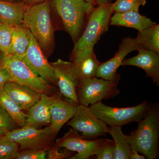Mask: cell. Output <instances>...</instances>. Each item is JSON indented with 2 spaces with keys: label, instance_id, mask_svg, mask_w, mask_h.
Here are the masks:
<instances>
[{
  "label": "cell",
  "instance_id": "cell-1",
  "mask_svg": "<svg viewBox=\"0 0 159 159\" xmlns=\"http://www.w3.org/2000/svg\"><path fill=\"white\" fill-rule=\"evenodd\" d=\"M136 130L126 135L131 150L144 155L148 159L159 157V106H150L147 114L139 121Z\"/></svg>",
  "mask_w": 159,
  "mask_h": 159
},
{
  "label": "cell",
  "instance_id": "cell-2",
  "mask_svg": "<svg viewBox=\"0 0 159 159\" xmlns=\"http://www.w3.org/2000/svg\"><path fill=\"white\" fill-rule=\"evenodd\" d=\"M51 6V2H46L29 6L23 18V25L30 31L46 54L51 52L54 43Z\"/></svg>",
  "mask_w": 159,
  "mask_h": 159
},
{
  "label": "cell",
  "instance_id": "cell-3",
  "mask_svg": "<svg viewBox=\"0 0 159 159\" xmlns=\"http://www.w3.org/2000/svg\"><path fill=\"white\" fill-rule=\"evenodd\" d=\"M64 29L74 43L81 36L95 4L81 0H52L51 2Z\"/></svg>",
  "mask_w": 159,
  "mask_h": 159
},
{
  "label": "cell",
  "instance_id": "cell-4",
  "mask_svg": "<svg viewBox=\"0 0 159 159\" xmlns=\"http://www.w3.org/2000/svg\"><path fill=\"white\" fill-rule=\"evenodd\" d=\"M113 12L111 3L99 5L91 12L85 29L81 36L75 43L71 57L89 50L94 46L102 34L108 30L109 25Z\"/></svg>",
  "mask_w": 159,
  "mask_h": 159
},
{
  "label": "cell",
  "instance_id": "cell-5",
  "mask_svg": "<svg viewBox=\"0 0 159 159\" xmlns=\"http://www.w3.org/2000/svg\"><path fill=\"white\" fill-rule=\"evenodd\" d=\"M0 66L8 71L12 81L34 89L40 93L51 95L55 88L39 77L19 56L1 54Z\"/></svg>",
  "mask_w": 159,
  "mask_h": 159
},
{
  "label": "cell",
  "instance_id": "cell-6",
  "mask_svg": "<svg viewBox=\"0 0 159 159\" xmlns=\"http://www.w3.org/2000/svg\"><path fill=\"white\" fill-rule=\"evenodd\" d=\"M148 101L128 107H116L103 104L102 100L91 104L89 108L95 116L109 126H122L138 122L145 116L150 107Z\"/></svg>",
  "mask_w": 159,
  "mask_h": 159
},
{
  "label": "cell",
  "instance_id": "cell-7",
  "mask_svg": "<svg viewBox=\"0 0 159 159\" xmlns=\"http://www.w3.org/2000/svg\"><path fill=\"white\" fill-rule=\"evenodd\" d=\"M5 135L17 143L20 150L26 149L48 150L54 143L56 135L51 125L43 129L26 124L19 129L6 131Z\"/></svg>",
  "mask_w": 159,
  "mask_h": 159
},
{
  "label": "cell",
  "instance_id": "cell-8",
  "mask_svg": "<svg viewBox=\"0 0 159 159\" xmlns=\"http://www.w3.org/2000/svg\"><path fill=\"white\" fill-rule=\"evenodd\" d=\"M119 82L97 77L80 80L76 88L79 104L89 106L102 99L116 97L120 92L117 87Z\"/></svg>",
  "mask_w": 159,
  "mask_h": 159
},
{
  "label": "cell",
  "instance_id": "cell-9",
  "mask_svg": "<svg viewBox=\"0 0 159 159\" xmlns=\"http://www.w3.org/2000/svg\"><path fill=\"white\" fill-rule=\"evenodd\" d=\"M87 139H96L107 133L108 126L97 118L89 106L79 104L74 117L67 122Z\"/></svg>",
  "mask_w": 159,
  "mask_h": 159
},
{
  "label": "cell",
  "instance_id": "cell-10",
  "mask_svg": "<svg viewBox=\"0 0 159 159\" xmlns=\"http://www.w3.org/2000/svg\"><path fill=\"white\" fill-rule=\"evenodd\" d=\"M78 132L70 129L62 138L56 139L55 145L58 148H65L66 150L77 152L70 159H88L96 156L103 139L89 140Z\"/></svg>",
  "mask_w": 159,
  "mask_h": 159
},
{
  "label": "cell",
  "instance_id": "cell-11",
  "mask_svg": "<svg viewBox=\"0 0 159 159\" xmlns=\"http://www.w3.org/2000/svg\"><path fill=\"white\" fill-rule=\"evenodd\" d=\"M28 31L30 37L29 47L25 53L19 57L39 77L49 83H51L56 85L53 67L48 61L37 40L28 29Z\"/></svg>",
  "mask_w": 159,
  "mask_h": 159
},
{
  "label": "cell",
  "instance_id": "cell-12",
  "mask_svg": "<svg viewBox=\"0 0 159 159\" xmlns=\"http://www.w3.org/2000/svg\"><path fill=\"white\" fill-rule=\"evenodd\" d=\"M50 64L54 70L56 85L59 88L61 93L79 104L76 94V88L80 80L74 71L72 63L58 59L57 61Z\"/></svg>",
  "mask_w": 159,
  "mask_h": 159
},
{
  "label": "cell",
  "instance_id": "cell-13",
  "mask_svg": "<svg viewBox=\"0 0 159 159\" xmlns=\"http://www.w3.org/2000/svg\"><path fill=\"white\" fill-rule=\"evenodd\" d=\"M139 49L140 48L135 39L124 38L114 57L105 62H100L97 69L96 77L105 80L119 82L120 77L117 73V70L127 54Z\"/></svg>",
  "mask_w": 159,
  "mask_h": 159
},
{
  "label": "cell",
  "instance_id": "cell-14",
  "mask_svg": "<svg viewBox=\"0 0 159 159\" xmlns=\"http://www.w3.org/2000/svg\"><path fill=\"white\" fill-rule=\"evenodd\" d=\"M79 104L63 96L60 92L51 95L50 125L56 135L65 124L74 117Z\"/></svg>",
  "mask_w": 159,
  "mask_h": 159
},
{
  "label": "cell",
  "instance_id": "cell-15",
  "mask_svg": "<svg viewBox=\"0 0 159 159\" xmlns=\"http://www.w3.org/2000/svg\"><path fill=\"white\" fill-rule=\"evenodd\" d=\"M136 56L124 59L122 66H134L144 70L146 76L152 79L153 83L159 86V53L155 51L139 49Z\"/></svg>",
  "mask_w": 159,
  "mask_h": 159
},
{
  "label": "cell",
  "instance_id": "cell-16",
  "mask_svg": "<svg viewBox=\"0 0 159 159\" xmlns=\"http://www.w3.org/2000/svg\"><path fill=\"white\" fill-rule=\"evenodd\" d=\"M3 89L23 111H29L40 98L41 93L34 89L14 81L7 83Z\"/></svg>",
  "mask_w": 159,
  "mask_h": 159
},
{
  "label": "cell",
  "instance_id": "cell-17",
  "mask_svg": "<svg viewBox=\"0 0 159 159\" xmlns=\"http://www.w3.org/2000/svg\"><path fill=\"white\" fill-rule=\"evenodd\" d=\"M70 60L80 80L96 77L100 62L97 59L94 49L83 51L71 57Z\"/></svg>",
  "mask_w": 159,
  "mask_h": 159
},
{
  "label": "cell",
  "instance_id": "cell-18",
  "mask_svg": "<svg viewBox=\"0 0 159 159\" xmlns=\"http://www.w3.org/2000/svg\"><path fill=\"white\" fill-rule=\"evenodd\" d=\"M111 25L125 27L137 29L139 31L153 27L157 24L151 19L136 11L116 12L111 16Z\"/></svg>",
  "mask_w": 159,
  "mask_h": 159
},
{
  "label": "cell",
  "instance_id": "cell-19",
  "mask_svg": "<svg viewBox=\"0 0 159 159\" xmlns=\"http://www.w3.org/2000/svg\"><path fill=\"white\" fill-rule=\"evenodd\" d=\"M51 96L41 94L40 98L27 114V124L36 128H40L51 123Z\"/></svg>",
  "mask_w": 159,
  "mask_h": 159
},
{
  "label": "cell",
  "instance_id": "cell-20",
  "mask_svg": "<svg viewBox=\"0 0 159 159\" xmlns=\"http://www.w3.org/2000/svg\"><path fill=\"white\" fill-rule=\"evenodd\" d=\"M27 7L23 1L11 2L0 0V23L11 26L23 24Z\"/></svg>",
  "mask_w": 159,
  "mask_h": 159
},
{
  "label": "cell",
  "instance_id": "cell-21",
  "mask_svg": "<svg viewBox=\"0 0 159 159\" xmlns=\"http://www.w3.org/2000/svg\"><path fill=\"white\" fill-rule=\"evenodd\" d=\"M30 42L28 29L23 24L12 26L11 44L9 54L21 56L25 53Z\"/></svg>",
  "mask_w": 159,
  "mask_h": 159
},
{
  "label": "cell",
  "instance_id": "cell-22",
  "mask_svg": "<svg viewBox=\"0 0 159 159\" xmlns=\"http://www.w3.org/2000/svg\"><path fill=\"white\" fill-rule=\"evenodd\" d=\"M121 126H108L107 133L113 139L115 150L113 159H129L131 149L127 136L123 133Z\"/></svg>",
  "mask_w": 159,
  "mask_h": 159
},
{
  "label": "cell",
  "instance_id": "cell-23",
  "mask_svg": "<svg viewBox=\"0 0 159 159\" xmlns=\"http://www.w3.org/2000/svg\"><path fill=\"white\" fill-rule=\"evenodd\" d=\"M0 105L9 114L16 124L22 127L27 124L28 116L6 94L2 89H0Z\"/></svg>",
  "mask_w": 159,
  "mask_h": 159
},
{
  "label": "cell",
  "instance_id": "cell-24",
  "mask_svg": "<svg viewBox=\"0 0 159 159\" xmlns=\"http://www.w3.org/2000/svg\"><path fill=\"white\" fill-rule=\"evenodd\" d=\"M135 39L140 49L159 53V25L139 31Z\"/></svg>",
  "mask_w": 159,
  "mask_h": 159
},
{
  "label": "cell",
  "instance_id": "cell-25",
  "mask_svg": "<svg viewBox=\"0 0 159 159\" xmlns=\"http://www.w3.org/2000/svg\"><path fill=\"white\" fill-rule=\"evenodd\" d=\"M20 151L17 143L5 135L0 137V159H15Z\"/></svg>",
  "mask_w": 159,
  "mask_h": 159
},
{
  "label": "cell",
  "instance_id": "cell-26",
  "mask_svg": "<svg viewBox=\"0 0 159 159\" xmlns=\"http://www.w3.org/2000/svg\"><path fill=\"white\" fill-rule=\"evenodd\" d=\"M146 0H116L111 4L113 12H124L127 11L139 12L141 6H145Z\"/></svg>",
  "mask_w": 159,
  "mask_h": 159
},
{
  "label": "cell",
  "instance_id": "cell-27",
  "mask_svg": "<svg viewBox=\"0 0 159 159\" xmlns=\"http://www.w3.org/2000/svg\"><path fill=\"white\" fill-rule=\"evenodd\" d=\"M12 26L0 23V52L9 54L11 44Z\"/></svg>",
  "mask_w": 159,
  "mask_h": 159
},
{
  "label": "cell",
  "instance_id": "cell-28",
  "mask_svg": "<svg viewBox=\"0 0 159 159\" xmlns=\"http://www.w3.org/2000/svg\"><path fill=\"white\" fill-rule=\"evenodd\" d=\"M115 150V144L113 140L103 139L96 155V158L113 159Z\"/></svg>",
  "mask_w": 159,
  "mask_h": 159
},
{
  "label": "cell",
  "instance_id": "cell-29",
  "mask_svg": "<svg viewBox=\"0 0 159 159\" xmlns=\"http://www.w3.org/2000/svg\"><path fill=\"white\" fill-rule=\"evenodd\" d=\"M45 149L35 150L26 149L20 150L16 155V159H46L47 152Z\"/></svg>",
  "mask_w": 159,
  "mask_h": 159
},
{
  "label": "cell",
  "instance_id": "cell-30",
  "mask_svg": "<svg viewBox=\"0 0 159 159\" xmlns=\"http://www.w3.org/2000/svg\"><path fill=\"white\" fill-rule=\"evenodd\" d=\"M16 125L9 114L0 105V129L9 131L16 129Z\"/></svg>",
  "mask_w": 159,
  "mask_h": 159
},
{
  "label": "cell",
  "instance_id": "cell-31",
  "mask_svg": "<svg viewBox=\"0 0 159 159\" xmlns=\"http://www.w3.org/2000/svg\"><path fill=\"white\" fill-rule=\"evenodd\" d=\"M47 154H48V159H63L70 157L73 154V152L66 149L63 152H59L58 147L55 145H53L47 152Z\"/></svg>",
  "mask_w": 159,
  "mask_h": 159
},
{
  "label": "cell",
  "instance_id": "cell-32",
  "mask_svg": "<svg viewBox=\"0 0 159 159\" xmlns=\"http://www.w3.org/2000/svg\"><path fill=\"white\" fill-rule=\"evenodd\" d=\"M12 81L11 76L6 69L0 66V89H2L7 83Z\"/></svg>",
  "mask_w": 159,
  "mask_h": 159
},
{
  "label": "cell",
  "instance_id": "cell-33",
  "mask_svg": "<svg viewBox=\"0 0 159 159\" xmlns=\"http://www.w3.org/2000/svg\"><path fill=\"white\" fill-rule=\"evenodd\" d=\"M52 1V0H23L28 7L44 2H51Z\"/></svg>",
  "mask_w": 159,
  "mask_h": 159
},
{
  "label": "cell",
  "instance_id": "cell-34",
  "mask_svg": "<svg viewBox=\"0 0 159 159\" xmlns=\"http://www.w3.org/2000/svg\"><path fill=\"white\" fill-rule=\"evenodd\" d=\"M146 158L144 156L139 154V152L136 151L131 150V152L129 159H145Z\"/></svg>",
  "mask_w": 159,
  "mask_h": 159
},
{
  "label": "cell",
  "instance_id": "cell-35",
  "mask_svg": "<svg viewBox=\"0 0 159 159\" xmlns=\"http://www.w3.org/2000/svg\"><path fill=\"white\" fill-rule=\"evenodd\" d=\"M111 2V0H95L96 4H97L98 6L110 4Z\"/></svg>",
  "mask_w": 159,
  "mask_h": 159
},
{
  "label": "cell",
  "instance_id": "cell-36",
  "mask_svg": "<svg viewBox=\"0 0 159 159\" xmlns=\"http://www.w3.org/2000/svg\"><path fill=\"white\" fill-rule=\"evenodd\" d=\"M6 131L2 130L0 129V137L3 136L5 135V133H6Z\"/></svg>",
  "mask_w": 159,
  "mask_h": 159
},
{
  "label": "cell",
  "instance_id": "cell-37",
  "mask_svg": "<svg viewBox=\"0 0 159 159\" xmlns=\"http://www.w3.org/2000/svg\"><path fill=\"white\" fill-rule=\"evenodd\" d=\"M81 1H84V2H91L96 4L95 0H81Z\"/></svg>",
  "mask_w": 159,
  "mask_h": 159
},
{
  "label": "cell",
  "instance_id": "cell-38",
  "mask_svg": "<svg viewBox=\"0 0 159 159\" xmlns=\"http://www.w3.org/2000/svg\"><path fill=\"white\" fill-rule=\"evenodd\" d=\"M3 1H8V2H20L19 0H3Z\"/></svg>",
  "mask_w": 159,
  "mask_h": 159
}]
</instances>
